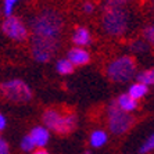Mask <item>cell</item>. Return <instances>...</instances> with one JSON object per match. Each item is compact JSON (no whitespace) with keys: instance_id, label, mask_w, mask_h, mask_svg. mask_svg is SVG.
Segmentation results:
<instances>
[{"instance_id":"6da1fadb","label":"cell","mask_w":154,"mask_h":154,"mask_svg":"<svg viewBox=\"0 0 154 154\" xmlns=\"http://www.w3.org/2000/svg\"><path fill=\"white\" fill-rule=\"evenodd\" d=\"M61 29L63 20L58 13L53 10L42 11L32 21V38L47 42H58Z\"/></svg>"},{"instance_id":"7a4b0ae2","label":"cell","mask_w":154,"mask_h":154,"mask_svg":"<svg viewBox=\"0 0 154 154\" xmlns=\"http://www.w3.org/2000/svg\"><path fill=\"white\" fill-rule=\"evenodd\" d=\"M129 18L121 6H108L103 14V29L107 35L121 36L128 31Z\"/></svg>"},{"instance_id":"3957f363","label":"cell","mask_w":154,"mask_h":154,"mask_svg":"<svg viewBox=\"0 0 154 154\" xmlns=\"http://www.w3.org/2000/svg\"><path fill=\"white\" fill-rule=\"evenodd\" d=\"M106 72L108 78L114 82H129L136 75V63L131 56H121L114 58L111 63H108Z\"/></svg>"},{"instance_id":"277c9868","label":"cell","mask_w":154,"mask_h":154,"mask_svg":"<svg viewBox=\"0 0 154 154\" xmlns=\"http://www.w3.org/2000/svg\"><path fill=\"white\" fill-rule=\"evenodd\" d=\"M108 117V129L114 135H122L128 132L131 126L133 125V117L129 112H125L124 110L118 107L117 101H112L108 106L107 110Z\"/></svg>"},{"instance_id":"5b68a950","label":"cell","mask_w":154,"mask_h":154,"mask_svg":"<svg viewBox=\"0 0 154 154\" xmlns=\"http://www.w3.org/2000/svg\"><path fill=\"white\" fill-rule=\"evenodd\" d=\"M0 92L7 100L14 103H28L32 99V90L21 79H10L0 85Z\"/></svg>"},{"instance_id":"8992f818","label":"cell","mask_w":154,"mask_h":154,"mask_svg":"<svg viewBox=\"0 0 154 154\" xmlns=\"http://www.w3.org/2000/svg\"><path fill=\"white\" fill-rule=\"evenodd\" d=\"M2 31L7 38L17 42H24L28 38V28L18 17H6L2 24Z\"/></svg>"},{"instance_id":"52a82bcc","label":"cell","mask_w":154,"mask_h":154,"mask_svg":"<svg viewBox=\"0 0 154 154\" xmlns=\"http://www.w3.org/2000/svg\"><path fill=\"white\" fill-rule=\"evenodd\" d=\"M58 47V42H47V40H39L32 38V56L39 63H47L51 58Z\"/></svg>"},{"instance_id":"ba28073f","label":"cell","mask_w":154,"mask_h":154,"mask_svg":"<svg viewBox=\"0 0 154 154\" xmlns=\"http://www.w3.org/2000/svg\"><path fill=\"white\" fill-rule=\"evenodd\" d=\"M67 58L71 61L74 65H86L90 61V54L83 49V47H72L71 50H68V54H67Z\"/></svg>"},{"instance_id":"9c48e42d","label":"cell","mask_w":154,"mask_h":154,"mask_svg":"<svg viewBox=\"0 0 154 154\" xmlns=\"http://www.w3.org/2000/svg\"><path fill=\"white\" fill-rule=\"evenodd\" d=\"M61 121H63V114H60L53 108L46 110L45 114H43V124L49 131H56L57 132L61 125Z\"/></svg>"},{"instance_id":"30bf717a","label":"cell","mask_w":154,"mask_h":154,"mask_svg":"<svg viewBox=\"0 0 154 154\" xmlns=\"http://www.w3.org/2000/svg\"><path fill=\"white\" fill-rule=\"evenodd\" d=\"M72 43H75V46L83 47L92 43V35L90 31L85 26H78V28L72 32Z\"/></svg>"},{"instance_id":"8fae6325","label":"cell","mask_w":154,"mask_h":154,"mask_svg":"<svg viewBox=\"0 0 154 154\" xmlns=\"http://www.w3.org/2000/svg\"><path fill=\"white\" fill-rule=\"evenodd\" d=\"M29 135L33 139L36 147H39V149H43L46 146L47 142H49V137H50V132L46 126H35Z\"/></svg>"},{"instance_id":"7c38bea8","label":"cell","mask_w":154,"mask_h":154,"mask_svg":"<svg viewBox=\"0 0 154 154\" xmlns=\"http://www.w3.org/2000/svg\"><path fill=\"white\" fill-rule=\"evenodd\" d=\"M76 124H78V118H76L75 114L69 112V114L63 115V121H61V125L58 128L57 133H60V135H68V133H71L76 128Z\"/></svg>"},{"instance_id":"4fadbf2b","label":"cell","mask_w":154,"mask_h":154,"mask_svg":"<svg viewBox=\"0 0 154 154\" xmlns=\"http://www.w3.org/2000/svg\"><path fill=\"white\" fill-rule=\"evenodd\" d=\"M117 104L121 110H124L125 112H133L137 108V100H135L133 97H131L128 93H124V94H119L117 97Z\"/></svg>"},{"instance_id":"5bb4252c","label":"cell","mask_w":154,"mask_h":154,"mask_svg":"<svg viewBox=\"0 0 154 154\" xmlns=\"http://www.w3.org/2000/svg\"><path fill=\"white\" fill-rule=\"evenodd\" d=\"M147 92H149V86L147 85H144L142 82H135L129 86L128 94L131 97H133L135 100H139V99H143L146 96Z\"/></svg>"},{"instance_id":"9a60e30c","label":"cell","mask_w":154,"mask_h":154,"mask_svg":"<svg viewBox=\"0 0 154 154\" xmlns=\"http://www.w3.org/2000/svg\"><path fill=\"white\" fill-rule=\"evenodd\" d=\"M107 133L104 132L103 129H96V131H93L92 132V135H90V146L94 147V149H99V147H103L104 144L107 143Z\"/></svg>"},{"instance_id":"2e32d148","label":"cell","mask_w":154,"mask_h":154,"mask_svg":"<svg viewBox=\"0 0 154 154\" xmlns=\"http://www.w3.org/2000/svg\"><path fill=\"white\" fill-rule=\"evenodd\" d=\"M74 67L75 65L72 64L68 58H61V60L57 61V64H56V69H57V72L60 75H69V74H72Z\"/></svg>"},{"instance_id":"e0dca14e","label":"cell","mask_w":154,"mask_h":154,"mask_svg":"<svg viewBox=\"0 0 154 154\" xmlns=\"http://www.w3.org/2000/svg\"><path fill=\"white\" fill-rule=\"evenodd\" d=\"M137 82H142L147 86L154 85V67L150 69H144V71L139 72L136 75Z\"/></svg>"},{"instance_id":"ac0fdd59","label":"cell","mask_w":154,"mask_h":154,"mask_svg":"<svg viewBox=\"0 0 154 154\" xmlns=\"http://www.w3.org/2000/svg\"><path fill=\"white\" fill-rule=\"evenodd\" d=\"M35 142H33V139L31 137V135H26V136H24V139L21 140V149L24 151H26V153H33L35 151Z\"/></svg>"},{"instance_id":"d6986e66","label":"cell","mask_w":154,"mask_h":154,"mask_svg":"<svg viewBox=\"0 0 154 154\" xmlns=\"http://www.w3.org/2000/svg\"><path fill=\"white\" fill-rule=\"evenodd\" d=\"M153 150H154V132L151 133L150 136H149V139L142 144V147H140V153L147 154V153H150V151H153Z\"/></svg>"},{"instance_id":"ffe728a7","label":"cell","mask_w":154,"mask_h":154,"mask_svg":"<svg viewBox=\"0 0 154 154\" xmlns=\"http://www.w3.org/2000/svg\"><path fill=\"white\" fill-rule=\"evenodd\" d=\"M18 0H4L3 2V13L6 17H11L13 11H14V6Z\"/></svg>"},{"instance_id":"44dd1931","label":"cell","mask_w":154,"mask_h":154,"mask_svg":"<svg viewBox=\"0 0 154 154\" xmlns=\"http://www.w3.org/2000/svg\"><path fill=\"white\" fill-rule=\"evenodd\" d=\"M143 36H144V40H146L150 46L154 47V25L147 26V28L144 29Z\"/></svg>"},{"instance_id":"7402d4cb","label":"cell","mask_w":154,"mask_h":154,"mask_svg":"<svg viewBox=\"0 0 154 154\" xmlns=\"http://www.w3.org/2000/svg\"><path fill=\"white\" fill-rule=\"evenodd\" d=\"M147 45H149V43H147L146 40H137V42H135L132 45V50L135 51V53H137V51H146Z\"/></svg>"},{"instance_id":"603a6c76","label":"cell","mask_w":154,"mask_h":154,"mask_svg":"<svg viewBox=\"0 0 154 154\" xmlns=\"http://www.w3.org/2000/svg\"><path fill=\"white\" fill-rule=\"evenodd\" d=\"M10 153V147H8V143L3 137H0V154H8Z\"/></svg>"},{"instance_id":"cb8c5ba5","label":"cell","mask_w":154,"mask_h":154,"mask_svg":"<svg viewBox=\"0 0 154 154\" xmlns=\"http://www.w3.org/2000/svg\"><path fill=\"white\" fill-rule=\"evenodd\" d=\"M82 8H83V11H85L86 14H90V13H93L94 6H93V3H90V2H86V3L82 6Z\"/></svg>"},{"instance_id":"d4e9b609","label":"cell","mask_w":154,"mask_h":154,"mask_svg":"<svg viewBox=\"0 0 154 154\" xmlns=\"http://www.w3.org/2000/svg\"><path fill=\"white\" fill-rule=\"evenodd\" d=\"M108 3V6H122V4L128 3L131 0H106Z\"/></svg>"},{"instance_id":"484cf974","label":"cell","mask_w":154,"mask_h":154,"mask_svg":"<svg viewBox=\"0 0 154 154\" xmlns=\"http://www.w3.org/2000/svg\"><path fill=\"white\" fill-rule=\"evenodd\" d=\"M6 124H7V121H6V117H4L3 114H0V131H3V129L6 128Z\"/></svg>"},{"instance_id":"4316f807","label":"cell","mask_w":154,"mask_h":154,"mask_svg":"<svg viewBox=\"0 0 154 154\" xmlns=\"http://www.w3.org/2000/svg\"><path fill=\"white\" fill-rule=\"evenodd\" d=\"M32 154H49V151L45 150V149H38V150H35Z\"/></svg>"},{"instance_id":"83f0119b","label":"cell","mask_w":154,"mask_h":154,"mask_svg":"<svg viewBox=\"0 0 154 154\" xmlns=\"http://www.w3.org/2000/svg\"><path fill=\"white\" fill-rule=\"evenodd\" d=\"M83 154H92V153H90V151H85V153H83Z\"/></svg>"}]
</instances>
